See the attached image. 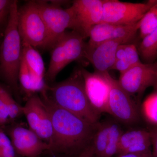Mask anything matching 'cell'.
I'll list each match as a JSON object with an SVG mask.
<instances>
[{"label": "cell", "instance_id": "8", "mask_svg": "<svg viewBox=\"0 0 157 157\" xmlns=\"http://www.w3.org/2000/svg\"><path fill=\"white\" fill-rule=\"evenodd\" d=\"M107 75L110 85L108 113L121 123H137L140 120L138 104L122 88L117 80L113 78L109 72Z\"/></svg>", "mask_w": 157, "mask_h": 157}, {"label": "cell", "instance_id": "20", "mask_svg": "<svg viewBox=\"0 0 157 157\" xmlns=\"http://www.w3.org/2000/svg\"><path fill=\"white\" fill-rule=\"evenodd\" d=\"M111 121L99 122L94 134L92 144L94 149V157H101L107 147Z\"/></svg>", "mask_w": 157, "mask_h": 157}, {"label": "cell", "instance_id": "14", "mask_svg": "<svg viewBox=\"0 0 157 157\" xmlns=\"http://www.w3.org/2000/svg\"><path fill=\"white\" fill-rule=\"evenodd\" d=\"M125 39L105 41L93 48H86L85 59L92 64L95 72L104 73L112 70L115 63L117 51L120 45L129 43Z\"/></svg>", "mask_w": 157, "mask_h": 157}, {"label": "cell", "instance_id": "1", "mask_svg": "<svg viewBox=\"0 0 157 157\" xmlns=\"http://www.w3.org/2000/svg\"><path fill=\"white\" fill-rule=\"evenodd\" d=\"M52 121L53 136L49 144L52 154L78 155L92 143L98 124H93L58 107L41 97Z\"/></svg>", "mask_w": 157, "mask_h": 157}, {"label": "cell", "instance_id": "24", "mask_svg": "<svg viewBox=\"0 0 157 157\" xmlns=\"http://www.w3.org/2000/svg\"><path fill=\"white\" fill-rule=\"evenodd\" d=\"M0 94L6 104L10 120H13L23 114V106L14 100L8 91L1 85Z\"/></svg>", "mask_w": 157, "mask_h": 157}, {"label": "cell", "instance_id": "18", "mask_svg": "<svg viewBox=\"0 0 157 157\" xmlns=\"http://www.w3.org/2000/svg\"><path fill=\"white\" fill-rule=\"evenodd\" d=\"M46 109L44 102L37 94L27 98L23 106V114L25 116L29 128L33 132L37 130Z\"/></svg>", "mask_w": 157, "mask_h": 157}, {"label": "cell", "instance_id": "31", "mask_svg": "<svg viewBox=\"0 0 157 157\" xmlns=\"http://www.w3.org/2000/svg\"><path fill=\"white\" fill-rule=\"evenodd\" d=\"M116 157H153L151 152L142 154H128L119 155Z\"/></svg>", "mask_w": 157, "mask_h": 157}, {"label": "cell", "instance_id": "9", "mask_svg": "<svg viewBox=\"0 0 157 157\" xmlns=\"http://www.w3.org/2000/svg\"><path fill=\"white\" fill-rule=\"evenodd\" d=\"M157 76V62L146 64L141 63L121 73L118 81L122 88L132 97L140 95L147 89L154 87Z\"/></svg>", "mask_w": 157, "mask_h": 157}, {"label": "cell", "instance_id": "12", "mask_svg": "<svg viewBox=\"0 0 157 157\" xmlns=\"http://www.w3.org/2000/svg\"><path fill=\"white\" fill-rule=\"evenodd\" d=\"M8 133L15 151L21 156L38 157L50 150L49 144L29 128L15 124L10 127Z\"/></svg>", "mask_w": 157, "mask_h": 157}, {"label": "cell", "instance_id": "7", "mask_svg": "<svg viewBox=\"0 0 157 157\" xmlns=\"http://www.w3.org/2000/svg\"><path fill=\"white\" fill-rule=\"evenodd\" d=\"M36 2L49 34L51 49L67 29L72 28L73 11L71 7L66 9L61 7L63 3L67 2V1H52L48 2L46 1H38Z\"/></svg>", "mask_w": 157, "mask_h": 157}, {"label": "cell", "instance_id": "13", "mask_svg": "<svg viewBox=\"0 0 157 157\" xmlns=\"http://www.w3.org/2000/svg\"><path fill=\"white\" fill-rule=\"evenodd\" d=\"M140 21L132 25H119L101 23L94 26L90 32L87 48H93L108 40L125 39L131 41L139 30Z\"/></svg>", "mask_w": 157, "mask_h": 157}, {"label": "cell", "instance_id": "26", "mask_svg": "<svg viewBox=\"0 0 157 157\" xmlns=\"http://www.w3.org/2000/svg\"><path fill=\"white\" fill-rule=\"evenodd\" d=\"M9 119L8 110L0 94V127L3 128Z\"/></svg>", "mask_w": 157, "mask_h": 157}, {"label": "cell", "instance_id": "16", "mask_svg": "<svg viewBox=\"0 0 157 157\" xmlns=\"http://www.w3.org/2000/svg\"><path fill=\"white\" fill-rule=\"evenodd\" d=\"M22 43L21 58L25 62L29 72L40 88L44 90L47 87L45 79V64L41 54L31 45Z\"/></svg>", "mask_w": 157, "mask_h": 157}, {"label": "cell", "instance_id": "29", "mask_svg": "<svg viewBox=\"0 0 157 157\" xmlns=\"http://www.w3.org/2000/svg\"><path fill=\"white\" fill-rule=\"evenodd\" d=\"M11 144V139L3 130L2 127H0V148Z\"/></svg>", "mask_w": 157, "mask_h": 157}, {"label": "cell", "instance_id": "17", "mask_svg": "<svg viewBox=\"0 0 157 157\" xmlns=\"http://www.w3.org/2000/svg\"><path fill=\"white\" fill-rule=\"evenodd\" d=\"M141 63L136 45L129 43L121 44L117 51L112 70H118L121 74Z\"/></svg>", "mask_w": 157, "mask_h": 157}, {"label": "cell", "instance_id": "4", "mask_svg": "<svg viewBox=\"0 0 157 157\" xmlns=\"http://www.w3.org/2000/svg\"><path fill=\"white\" fill-rule=\"evenodd\" d=\"M82 36L75 31L67 32L50 49V60L45 75V81L52 82L70 63L85 59L86 43Z\"/></svg>", "mask_w": 157, "mask_h": 157}, {"label": "cell", "instance_id": "28", "mask_svg": "<svg viewBox=\"0 0 157 157\" xmlns=\"http://www.w3.org/2000/svg\"><path fill=\"white\" fill-rule=\"evenodd\" d=\"M17 155L12 144L0 148V157H17Z\"/></svg>", "mask_w": 157, "mask_h": 157}, {"label": "cell", "instance_id": "30", "mask_svg": "<svg viewBox=\"0 0 157 157\" xmlns=\"http://www.w3.org/2000/svg\"><path fill=\"white\" fill-rule=\"evenodd\" d=\"M76 157H94V149L92 144L91 143Z\"/></svg>", "mask_w": 157, "mask_h": 157}, {"label": "cell", "instance_id": "11", "mask_svg": "<svg viewBox=\"0 0 157 157\" xmlns=\"http://www.w3.org/2000/svg\"><path fill=\"white\" fill-rule=\"evenodd\" d=\"M84 79L85 89L91 105L100 114L108 113V103L110 91L107 73H90L81 68Z\"/></svg>", "mask_w": 157, "mask_h": 157}, {"label": "cell", "instance_id": "2", "mask_svg": "<svg viewBox=\"0 0 157 157\" xmlns=\"http://www.w3.org/2000/svg\"><path fill=\"white\" fill-rule=\"evenodd\" d=\"M58 107L96 124L99 122L101 114L91 105L85 89L81 68L76 69L63 81L51 85L41 93Z\"/></svg>", "mask_w": 157, "mask_h": 157}, {"label": "cell", "instance_id": "19", "mask_svg": "<svg viewBox=\"0 0 157 157\" xmlns=\"http://www.w3.org/2000/svg\"><path fill=\"white\" fill-rule=\"evenodd\" d=\"M137 50L144 63H155L157 59V28L142 39Z\"/></svg>", "mask_w": 157, "mask_h": 157}, {"label": "cell", "instance_id": "32", "mask_svg": "<svg viewBox=\"0 0 157 157\" xmlns=\"http://www.w3.org/2000/svg\"><path fill=\"white\" fill-rule=\"evenodd\" d=\"M153 87L154 88L155 91L157 92V76L156 82L155 84V85Z\"/></svg>", "mask_w": 157, "mask_h": 157}, {"label": "cell", "instance_id": "15", "mask_svg": "<svg viewBox=\"0 0 157 157\" xmlns=\"http://www.w3.org/2000/svg\"><path fill=\"white\" fill-rule=\"evenodd\" d=\"M151 152V137L149 129H132L123 132L120 140L117 155Z\"/></svg>", "mask_w": 157, "mask_h": 157}, {"label": "cell", "instance_id": "10", "mask_svg": "<svg viewBox=\"0 0 157 157\" xmlns=\"http://www.w3.org/2000/svg\"><path fill=\"white\" fill-rule=\"evenodd\" d=\"M104 0H76L70 6L73 20L72 29L84 39L89 37L91 29L101 22Z\"/></svg>", "mask_w": 157, "mask_h": 157}, {"label": "cell", "instance_id": "6", "mask_svg": "<svg viewBox=\"0 0 157 157\" xmlns=\"http://www.w3.org/2000/svg\"><path fill=\"white\" fill-rule=\"evenodd\" d=\"M157 2L151 0L145 3H131L104 0L101 23L124 25L135 24Z\"/></svg>", "mask_w": 157, "mask_h": 157}, {"label": "cell", "instance_id": "33", "mask_svg": "<svg viewBox=\"0 0 157 157\" xmlns=\"http://www.w3.org/2000/svg\"><path fill=\"white\" fill-rule=\"evenodd\" d=\"M56 157H68L66 156H59Z\"/></svg>", "mask_w": 157, "mask_h": 157}, {"label": "cell", "instance_id": "5", "mask_svg": "<svg viewBox=\"0 0 157 157\" xmlns=\"http://www.w3.org/2000/svg\"><path fill=\"white\" fill-rule=\"evenodd\" d=\"M17 26L22 43L50 50V37L36 1H29L18 9Z\"/></svg>", "mask_w": 157, "mask_h": 157}, {"label": "cell", "instance_id": "21", "mask_svg": "<svg viewBox=\"0 0 157 157\" xmlns=\"http://www.w3.org/2000/svg\"><path fill=\"white\" fill-rule=\"evenodd\" d=\"M123 132L117 123L111 121L106 148L101 157H113L117 155L120 140Z\"/></svg>", "mask_w": 157, "mask_h": 157}, {"label": "cell", "instance_id": "23", "mask_svg": "<svg viewBox=\"0 0 157 157\" xmlns=\"http://www.w3.org/2000/svg\"><path fill=\"white\" fill-rule=\"evenodd\" d=\"M141 112L147 121L152 126H157V92L151 94L144 101Z\"/></svg>", "mask_w": 157, "mask_h": 157}, {"label": "cell", "instance_id": "25", "mask_svg": "<svg viewBox=\"0 0 157 157\" xmlns=\"http://www.w3.org/2000/svg\"><path fill=\"white\" fill-rule=\"evenodd\" d=\"M11 0H0V29L8 23L11 5Z\"/></svg>", "mask_w": 157, "mask_h": 157}, {"label": "cell", "instance_id": "27", "mask_svg": "<svg viewBox=\"0 0 157 157\" xmlns=\"http://www.w3.org/2000/svg\"><path fill=\"white\" fill-rule=\"evenodd\" d=\"M149 130L151 137L152 157H157V126H151Z\"/></svg>", "mask_w": 157, "mask_h": 157}, {"label": "cell", "instance_id": "22", "mask_svg": "<svg viewBox=\"0 0 157 157\" xmlns=\"http://www.w3.org/2000/svg\"><path fill=\"white\" fill-rule=\"evenodd\" d=\"M157 28V2L144 14L140 21L139 30L140 38L151 33Z\"/></svg>", "mask_w": 157, "mask_h": 157}, {"label": "cell", "instance_id": "3", "mask_svg": "<svg viewBox=\"0 0 157 157\" xmlns=\"http://www.w3.org/2000/svg\"><path fill=\"white\" fill-rule=\"evenodd\" d=\"M17 1L11 5L9 20L0 48V69L5 80L18 94V76L22 52V40L17 26Z\"/></svg>", "mask_w": 157, "mask_h": 157}]
</instances>
